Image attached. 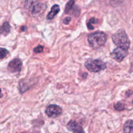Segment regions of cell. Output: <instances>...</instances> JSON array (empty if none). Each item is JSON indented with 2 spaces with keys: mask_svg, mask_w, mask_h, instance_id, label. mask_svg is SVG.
I'll use <instances>...</instances> for the list:
<instances>
[{
  "mask_svg": "<svg viewBox=\"0 0 133 133\" xmlns=\"http://www.w3.org/2000/svg\"><path fill=\"white\" fill-rule=\"evenodd\" d=\"M123 0H110L111 5H113V6H114L120 5V4L123 2Z\"/></svg>",
  "mask_w": 133,
  "mask_h": 133,
  "instance_id": "16",
  "label": "cell"
},
{
  "mask_svg": "<svg viewBox=\"0 0 133 133\" xmlns=\"http://www.w3.org/2000/svg\"><path fill=\"white\" fill-rule=\"evenodd\" d=\"M124 133H133V121L128 120L123 126Z\"/></svg>",
  "mask_w": 133,
  "mask_h": 133,
  "instance_id": "11",
  "label": "cell"
},
{
  "mask_svg": "<svg viewBox=\"0 0 133 133\" xmlns=\"http://www.w3.org/2000/svg\"><path fill=\"white\" fill-rule=\"evenodd\" d=\"M46 114L50 118H56L62 114V109L56 105H50L46 109Z\"/></svg>",
  "mask_w": 133,
  "mask_h": 133,
  "instance_id": "6",
  "label": "cell"
},
{
  "mask_svg": "<svg viewBox=\"0 0 133 133\" xmlns=\"http://www.w3.org/2000/svg\"><path fill=\"white\" fill-rule=\"evenodd\" d=\"M114 108L116 110H119V111H122L125 109V107L124 104L121 103H117L114 105Z\"/></svg>",
  "mask_w": 133,
  "mask_h": 133,
  "instance_id": "15",
  "label": "cell"
},
{
  "mask_svg": "<svg viewBox=\"0 0 133 133\" xmlns=\"http://www.w3.org/2000/svg\"><path fill=\"white\" fill-rule=\"evenodd\" d=\"M96 23V19L95 18H91L89 20L88 23H87V27L89 30H93L94 29V27L93 26V23Z\"/></svg>",
  "mask_w": 133,
  "mask_h": 133,
  "instance_id": "14",
  "label": "cell"
},
{
  "mask_svg": "<svg viewBox=\"0 0 133 133\" xmlns=\"http://www.w3.org/2000/svg\"><path fill=\"white\" fill-rule=\"evenodd\" d=\"M23 133H26V132H23Z\"/></svg>",
  "mask_w": 133,
  "mask_h": 133,
  "instance_id": "21",
  "label": "cell"
},
{
  "mask_svg": "<svg viewBox=\"0 0 133 133\" xmlns=\"http://www.w3.org/2000/svg\"><path fill=\"white\" fill-rule=\"evenodd\" d=\"M43 49H44V48H43V45H39L37 47H36L35 48H34L33 51L35 53H39L43 52Z\"/></svg>",
  "mask_w": 133,
  "mask_h": 133,
  "instance_id": "17",
  "label": "cell"
},
{
  "mask_svg": "<svg viewBox=\"0 0 133 133\" xmlns=\"http://www.w3.org/2000/svg\"><path fill=\"white\" fill-rule=\"evenodd\" d=\"M60 8L59 6L58 5H54L51 9L50 12L47 15V19L50 20V19H52L55 17V16L57 14V13L59 12Z\"/></svg>",
  "mask_w": 133,
  "mask_h": 133,
  "instance_id": "9",
  "label": "cell"
},
{
  "mask_svg": "<svg viewBox=\"0 0 133 133\" xmlns=\"http://www.w3.org/2000/svg\"><path fill=\"white\" fill-rule=\"evenodd\" d=\"M66 127L69 131H72L73 133H85L83 129L77 124V123L74 121H70L67 124Z\"/></svg>",
  "mask_w": 133,
  "mask_h": 133,
  "instance_id": "8",
  "label": "cell"
},
{
  "mask_svg": "<svg viewBox=\"0 0 133 133\" xmlns=\"http://www.w3.org/2000/svg\"><path fill=\"white\" fill-rule=\"evenodd\" d=\"M2 97H3V94H1V88H0V98Z\"/></svg>",
  "mask_w": 133,
  "mask_h": 133,
  "instance_id": "19",
  "label": "cell"
},
{
  "mask_svg": "<svg viewBox=\"0 0 133 133\" xmlns=\"http://www.w3.org/2000/svg\"><path fill=\"white\" fill-rule=\"evenodd\" d=\"M9 51L5 48H0V59L5 58L8 54H9Z\"/></svg>",
  "mask_w": 133,
  "mask_h": 133,
  "instance_id": "13",
  "label": "cell"
},
{
  "mask_svg": "<svg viewBox=\"0 0 133 133\" xmlns=\"http://www.w3.org/2000/svg\"><path fill=\"white\" fill-rule=\"evenodd\" d=\"M24 29H26V27H23L22 28V31H25Z\"/></svg>",
  "mask_w": 133,
  "mask_h": 133,
  "instance_id": "20",
  "label": "cell"
},
{
  "mask_svg": "<svg viewBox=\"0 0 133 133\" xmlns=\"http://www.w3.org/2000/svg\"><path fill=\"white\" fill-rule=\"evenodd\" d=\"M22 62L19 58H15L8 64V70L13 73H18L22 70Z\"/></svg>",
  "mask_w": 133,
  "mask_h": 133,
  "instance_id": "7",
  "label": "cell"
},
{
  "mask_svg": "<svg viewBox=\"0 0 133 133\" xmlns=\"http://www.w3.org/2000/svg\"><path fill=\"white\" fill-rule=\"evenodd\" d=\"M107 36L103 32H95L90 34L87 38V40L90 46L94 49H97L102 46L106 41Z\"/></svg>",
  "mask_w": 133,
  "mask_h": 133,
  "instance_id": "2",
  "label": "cell"
},
{
  "mask_svg": "<svg viewBox=\"0 0 133 133\" xmlns=\"http://www.w3.org/2000/svg\"><path fill=\"white\" fill-rule=\"evenodd\" d=\"M10 25L9 22H6L3 24L2 26H0V34L7 36L10 32Z\"/></svg>",
  "mask_w": 133,
  "mask_h": 133,
  "instance_id": "10",
  "label": "cell"
},
{
  "mask_svg": "<svg viewBox=\"0 0 133 133\" xmlns=\"http://www.w3.org/2000/svg\"><path fill=\"white\" fill-rule=\"evenodd\" d=\"M70 20H71L70 17H66V18H65V19H63V23H65V25H68L69 23V22H70Z\"/></svg>",
  "mask_w": 133,
  "mask_h": 133,
  "instance_id": "18",
  "label": "cell"
},
{
  "mask_svg": "<svg viewBox=\"0 0 133 133\" xmlns=\"http://www.w3.org/2000/svg\"><path fill=\"white\" fill-rule=\"evenodd\" d=\"M113 43L118 47L127 49L130 47V40L126 32L123 29H120L112 36Z\"/></svg>",
  "mask_w": 133,
  "mask_h": 133,
  "instance_id": "3",
  "label": "cell"
},
{
  "mask_svg": "<svg viewBox=\"0 0 133 133\" xmlns=\"http://www.w3.org/2000/svg\"><path fill=\"white\" fill-rule=\"evenodd\" d=\"M74 0H70L69 2L66 3V6H65V13H69L70 12V10H72L73 6H74Z\"/></svg>",
  "mask_w": 133,
  "mask_h": 133,
  "instance_id": "12",
  "label": "cell"
},
{
  "mask_svg": "<svg viewBox=\"0 0 133 133\" xmlns=\"http://www.w3.org/2000/svg\"><path fill=\"white\" fill-rule=\"evenodd\" d=\"M86 68L91 72H99L106 68V65L99 59H89L85 63Z\"/></svg>",
  "mask_w": 133,
  "mask_h": 133,
  "instance_id": "4",
  "label": "cell"
},
{
  "mask_svg": "<svg viewBox=\"0 0 133 133\" xmlns=\"http://www.w3.org/2000/svg\"><path fill=\"white\" fill-rule=\"evenodd\" d=\"M24 6L29 15L31 16H37L42 14L46 9V5L39 0H26Z\"/></svg>",
  "mask_w": 133,
  "mask_h": 133,
  "instance_id": "1",
  "label": "cell"
},
{
  "mask_svg": "<svg viewBox=\"0 0 133 133\" xmlns=\"http://www.w3.org/2000/svg\"><path fill=\"white\" fill-rule=\"evenodd\" d=\"M128 55L127 49H123L122 48H116L111 53V57L112 58L116 60L117 62H121L124 59L125 57Z\"/></svg>",
  "mask_w": 133,
  "mask_h": 133,
  "instance_id": "5",
  "label": "cell"
}]
</instances>
